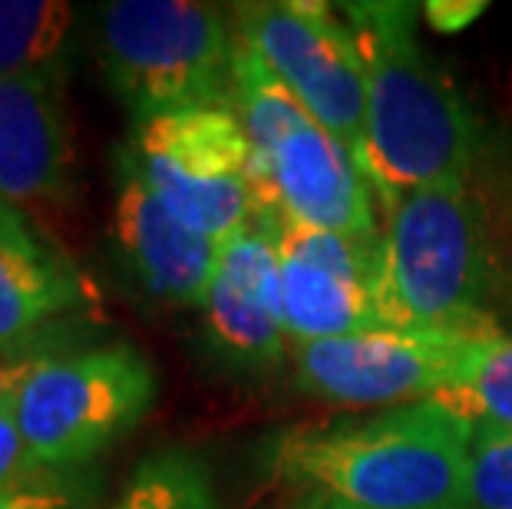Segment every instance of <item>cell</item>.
Returning <instances> with one entry per match:
<instances>
[{"label": "cell", "mask_w": 512, "mask_h": 509, "mask_svg": "<svg viewBox=\"0 0 512 509\" xmlns=\"http://www.w3.org/2000/svg\"><path fill=\"white\" fill-rule=\"evenodd\" d=\"M67 77L0 80V199L70 205L76 149L67 113Z\"/></svg>", "instance_id": "cell-12"}, {"label": "cell", "mask_w": 512, "mask_h": 509, "mask_svg": "<svg viewBox=\"0 0 512 509\" xmlns=\"http://www.w3.org/2000/svg\"><path fill=\"white\" fill-rule=\"evenodd\" d=\"M100 67L133 123L232 106V10L192 0H116L100 10Z\"/></svg>", "instance_id": "cell-4"}, {"label": "cell", "mask_w": 512, "mask_h": 509, "mask_svg": "<svg viewBox=\"0 0 512 509\" xmlns=\"http://www.w3.org/2000/svg\"><path fill=\"white\" fill-rule=\"evenodd\" d=\"M93 500L96 483L76 470H40L0 490V509H90Z\"/></svg>", "instance_id": "cell-19"}, {"label": "cell", "mask_w": 512, "mask_h": 509, "mask_svg": "<svg viewBox=\"0 0 512 509\" xmlns=\"http://www.w3.org/2000/svg\"><path fill=\"white\" fill-rule=\"evenodd\" d=\"M113 242L129 278L166 308H202L219 265V242L169 212L143 179L119 166Z\"/></svg>", "instance_id": "cell-11"}, {"label": "cell", "mask_w": 512, "mask_h": 509, "mask_svg": "<svg viewBox=\"0 0 512 509\" xmlns=\"http://www.w3.org/2000/svg\"><path fill=\"white\" fill-rule=\"evenodd\" d=\"M235 37L248 43L318 126L361 166L367 146V77L351 24L314 0L235 4Z\"/></svg>", "instance_id": "cell-7"}, {"label": "cell", "mask_w": 512, "mask_h": 509, "mask_svg": "<svg viewBox=\"0 0 512 509\" xmlns=\"http://www.w3.org/2000/svg\"><path fill=\"white\" fill-rule=\"evenodd\" d=\"M433 400L456 410L473 427L512 430V334L479 338L460 377Z\"/></svg>", "instance_id": "cell-16"}, {"label": "cell", "mask_w": 512, "mask_h": 509, "mask_svg": "<svg viewBox=\"0 0 512 509\" xmlns=\"http://www.w3.org/2000/svg\"><path fill=\"white\" fill-rule=\"evenodd\" d=\"M27 381V377H24ZM20 381V384H24ZM20 384L10 387L7 394H0V490L7 486H17L37 476L40 467L30 460L27 453V443H24V433H20L17 424V394H20Z\"/></svg>", "instance_id": "cell-20"}, {"label": "cell", "mask_w": 512, "mask_h": 509, "mask_svg": "<svg viewBox=\"0 0 512 509\" xmlns=\"http://www.w3.org/2000/svg\"><path fill=\"white\" fill-rule=\"evenodd\" d=\"M205 338L228 367L242 374H271L291 354L285 324L252 291L215 272L205 295Z\"/></svg>", "instance_id": "cell-14"}, {"label": "cell", "mask_w": 512, "mask_h": 509, "mask_svg": "<svg viewBox=\"0 0 512 509\" xmlns=\"http://www.w3.org/2000/svg\"><path fill=\"white\" fill-rule=\"evenodd\" d=\"M268 202L304 229L380 235L377 196L357 159L324 126L301 113L258 162Z\"/></svg>", "instance_id": "cell-10"}, {"label": "cell", "mask_w": 512, "mask_h": 509, "mask_svg": "<svg viewBox=\"0 0 512 509\" xmlns=\"http://www.w3.org/2000/svg\"><path fill=\"white\" fill-rule=\"evenodd\" d=\"M275 238L288 344L387 328L380 311V235L304 229L278 215Z\"/></svg>", "instance_id": "cell-9"}, {"label": "cell", "mask_w": 512, "mask_h": 509, "mask_svg": "<svg viewBox=\"0 0 512 509\" xmlns=\"http://www.w3.org/2000/svg\"><path fill=\"white\" fill-rule=\"evenodd\" d=\"M43 354H47V348H40L37 341H27V344H20V348L7 351V357H0V394H7L10 387H17L24 381Z\"/></svg>", "instance_id": "cell-22"}, {"label": "cell", "mask_w": 512, "mask_h": 509, "mask_svg": "<svg viewBox=\"0 0 512 509\" xmlns=\"http://www.w3.org/2000/svg\"><path fill=\"white\" fill-rule=\"evenodd\" d=\"M364 57L367 146L361 172L384 215L410 192L470 179L479 119L417 34V10L400 0L341 4Z\"/></svg>", "instance_id": "cell-2"}, {"label": "cell", "mask_w": 512, "mask_h": 509, "mask_svg": "<svg viewBox=\"0 0 512 509\" xmlns=\"http://www.w3.org/2000/svg\"><path fill=\"white\" fill-rule=\"evenodd\" d=\"M473 424L433 397L278 433L271 467L308 509H470Z\"/></svg>", "instance_id": "cell-1"}, {"label": "cell", "mask_w": 512, "mask_h": 509, "mask_svg": "<svg viewBox=\"0 0 512 509\" xmlns=\"http://www.w3.org/2000/svg\"><path fill=\"white\" fill-rule=\"evenodd\" d=\"M423 20L437 30V34H460L470 24H476L486 14L483 0H430L423 4Z\"/></svg>", "instance_id": "cell-21"}, {"label": "cell", "mask_w": 512, "mask_h": 509, "mask_svg": "<svg viewBox=\"0 0 512 509\" xmlns=\"http://www.w3.org/2000/svg\"><path fill=\"white\" fill-rule=\"evenodd\" d=\"M83 298L86 285L76 265L24 209L0 199V351L34 341Z\"/></svg>", "instance_id": "cell-13"}, {"label": "cell", "mask_w": 512, "mask_h": 509, "mask_svg": "<svg viewBox=\"0 0 512 509\" xmlns=\"http://www.w3.org/2000/svg\"><path fill=\"white\" fill-rule=\"evenodd\" d=\"M73 20L57 0H0V80L67 77Z\"/></svg>", "instance_id": "cell-15"}, {"label": "cell", "mask_w": 512, "mask_h": 509, "mask_svg": "<svg viewBox=\"0 0 512 509\" xmlns=\"http://www.w3.org/2000/svg\"><path fill=\"white\" fill-rule=\"evenodd\" d=\"M119 166L143 179L185 225L219 245L278 215L232 106H195L133 123Z\"/></svg>", "instance_id": "cell-5"}, {"label": "cell", "mask_w": 512, "mask_h": 509, "mask_svg": "<svg viewBox=\"0 0 512 509\" xmlns=\"http://www.w3.org/2000/svg\"><path fill=\"white\" fill-rule=\"evenodd\" d=\"M110 509H219V496L199 457L169 447L139 463Z\"/></svg>", "instance_id": "cell-17"}, {"label": "cell", "mask_w": 512, "mask_h": 509, "mask_svg": "<svg viewBox=\"0 0 512 509\" xmlns=\"http://www.w3.org/2000/svg\"><path fill=\"white\" fill-rule=\"evenodd\" d=\"M156 394V367L136 344L47 351L17 394L30 460L40 470H80L126 437Z\"/></svg>", "instance_id": "cell-6"}, {"label": "cell", "mask_w": 512, "mask_h": 509, "mask_svg": "<svg viewBox=\"0 0 512 509\" xmlns=\"http://www.w3.org/2000/svg\"><path fill=\"white\" fill-rule=\"evenodd\" d=\"M298 509H308V506H301V503H298Z\"/></svg>", "instance_id": "cell-23"}, {"label": "cell", "mask_w": 512, "mask_h": 509, "mask_svg": "<svg viewBox=\"0 0 512 509\" xmlns=\"http://www.w3.org/2000/svg\"><path fill=\"white\" fill-rule=\"evenodd\" d=\"M470 509H512V430L473 427Z\"/></svg>", "instance_id": "cell-18"}, {"label": "cell", "mask_w": 512, "mask_h": 509, "mask_svg": "<svg viewBox=\"0 0 512 509\" xmlns=\"http://www.w3.org/2000/svg\"><path fill=\"white\" fill-rule=\"evenodd\" d=\"M496 248L486 202L463 182L410 192L380 229V311L387 328L503 334L489 314Z\"/></svg>", "instance_id": "cell-3"}, {"label": "cell", "mask_w": 512, "mask_h": 509, "mask_svg": "<svg viewBox=\"0 0 512 509\" xmlns=\"http://www.w3.org/2000/svg\"><path fill=\"white\" fill-rule=\"evenodd\" d=\"M476 341L446 331L377 328L291 344V361L304 394L341 407L384 410L446 391L460 377Z\"/></svg>", "instance_id": "cell-8"}]
</instances>
